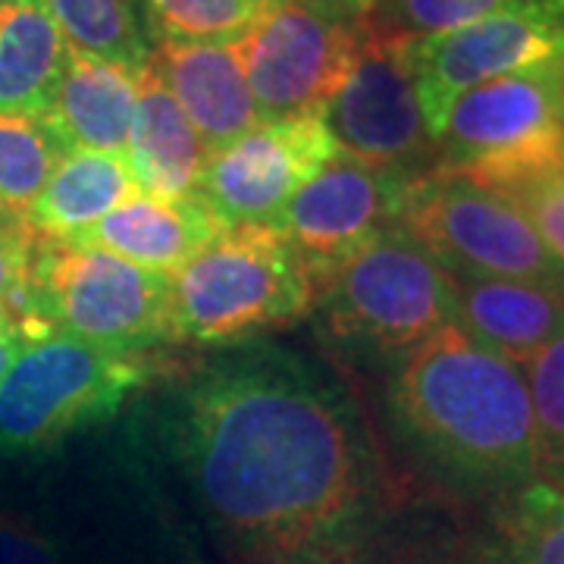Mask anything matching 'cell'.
<instances>
[{"mask_svg":"<svg viewBox=\"0 0 564 564\" xmlns=\"http://www.w3.org/2000/svg\"><path fill=\"white\" fill-rule=\"evenodd\" d=\"M148 445L210 564H436L426 496L361 392L280 343L176 367Z\"/></svg>","mask_w":564,"mask_h":564,"instance_id":"6da1fadb","label":"cell"},{"mask_svg":"<svg viewBox=\"0 0 564 564\" xmlns=\"http://www.w3.org/2000/svg\"><path fill=\"white\" fill-rule=\"evenodd\" d=\"M389 436L455 496L499 505L536 480L524 370L458 323L389 364Z\"/></svg>","mask_w":564,"mask_h":564,"instance_id":"7a4b0ae2","label":"cell"},{"mask_svg":"<svg viewBox=\"0 0 564 564\" xmlns=\"http://www.w3.org/2000/svg\"><path fill=\"white\" fill-rule=\"evenodd\" d=\"M176 367L166 351H122L63 333L22 345L0 386V452H44L113 421Z\"/></svg>","mask_w":564,"mask_h":564,"instance_id":"3957f363","label":"cell"},{"mask_svg":"<svg viewBox=\"0 0 564 564\" xmlns=\"http://www.w3.org/2000/svg\"><path fill=\"white\" fill-rule=\"evenodd\" d=\"M307 317L329 348L386 367L458 323L445 270L402 226L355 251L317 289Z\"/></svg>","mask_w":564,"mask_h":564,"instance_id":"277c9868","label":"cell"},{"mask_svg":"<svg viewBox=\"0 0 564 564\" xmlns=\"http://www.w3.org/2000/svg\"><path fill=\"white\" fill-rule=\"evenodd\" d=\"M314 282L273 223L226 226L173 273L176 345L258 343L311 314Z\"/></svg>","mask_w":564,"mask_h":564,"instance_id":"5b68a950","label":"cell"},{"mask_svg":"<svg viewBox=\"0 0 564 564\" xmlns=\"http://www.w3.org/2000/svg\"><path fill=\"white\" fill-rule=\"evenodd\" d=\"M32 292L51 333L122 351H163L173 339V276L88 245L35 236Z\"/></svg>","mask_w":564,"mask_h":564,"instance_id":"8992f818","label":"cell"},{"mask_svg":"<svg viewBox=\"0 0 564 564\" xmlns=\"http://www.w3.org/2000/svg\"><path fill=\"white\" fill-rule=\"evenodd\" d=\"M562 158L564 57L464 91L436 141V166L492 192L558 170Z\"/></svg>","mask_w":564,"mask_h":564,"instance_id":"52a82bcc","label":"cell"},{"mask_svg":"<svg viewBox=\"0 0 564 564\" xmlns=\"http://www.w3.org/2000/svg\"><path fill=\"white\" fill-rule=\"evenodd\" d=\"M399 226L443 270L533 282L564 295V263L545 248L524 214L462 173L430 166L411 176Z\"/></svg>","mask_w":564,"mask_h":564,"instance_id":"ba28073f","label":"cell"},{"mask_svg":"<svg viewBox=\"0 0 564 564\" xmlns=\"http://www.w3.org/2000/svg\"><path fill=\"white\" fill-rule=\"evenodd\" d=\"M107 455L85 533L54 530L63 564H210L148 440L135 433V448Z\"/></svg>","mask_w":564,"mask_h":564,"instance_id":"9c48e42d","label":"cell"},{"mask_svg":"<svg viewBox=\"0 0 564 564\" xmlns=\"http://www.w3.org/2000/svg\"><path fill=\"white\" fill-rule=\"evenodd\" d=\"M323 122L336 151L367 166L408 176L436 166L408 39L386 35L373 22L364 20L358 54L323 107Z\"/></svg>","mask_w":564,"mask_h":564,"instance_id":"30bf717a","label":"cell"},{"mask_svg":"<svg viewBox=\"0 0 564 564\" xmlns=\"http://www.w3.org/2000/svg\"><path fill=\"white\" fill-rule=\"evenodd\" d=\"M361 25L314 0H276L236 41L261 120L323 110L358 54Z\"/></svg>","mask_w":564,"mask_h":564,"instance_id":"8fae6325","label":"cell"},{"mask_svg":"<svg viewBox=\"0 0 564 564\" xmlns=\"http://www.w3.org/2000/svg\"><path fill=\"white\" fill-rule=\"evenodd\" d=\"M423 120L433 141L464 91L564 57V0H527L433 39H408Z\"/></svg>","mask_w":564,"mask_h":564,"instance_id":"7c38bea8","label":"cell"},{"mask_svg":"<svg viewBox=\"0 0 564 564\" xmlns=\"http://www.w3.org/2000/svg\"><path fill=\"white\" fill-rule=\"evenodd\" d=\"M408 180V173L377 170L336 151L282 207L273 226L304 263L314 295L355 251L399 226Z\"/></svg>","mask_w":564,"mask_h":564,"instance_id":"4fadbf2b","label":"cell"},{"mask_svg":"<svg viewBox=\"0 0 564 564\" xmlns=\"http://www.w3.org/2000/svg\"><path fill=\"white\" fill-rule=\"evenodd\" d=\"M333 154L336 144L323 110L261 120L248 135L207 158L198 195L223 226L276 223L292 195L314 180Z\"/></svg>","mask_w":564,"mask_h":564,"instance_id":"5bb4252c","label":"cell"},{"mask_svg":"<svg viewBox=\"0 0 564 564\" xmlns=\"http://www.w3.org/2000/svg\"><path fill=\"white\" fill-rule=\"evenodd\" d=\"M148 69L176 98L207 158L261 122L236 44H151Z\"/></svg>","mask_w":564,"mask_h":564,"instance_id":"9a60e30c","label":"cell"},{"mask_svg":"<svg viewBox=\"0 0 564 564\" xmlns=\"http://www.w3.org/2000/svg\"><path fill=\"white\" fill-rule=\"evenodd\" d=\"M455 317L470 339L524 367L564 326V295L543 285L445 270Z\"/></svg>","mask_w":564,"mask_h":564,"instance_id":"2e32d148","label":"cell"},{"mask_svg":"<svg viewBox=\"0 0 564 564\" xmlns=\"http://www.w3.org/2000/svg\"><path fill=\"white\" fill-rule=\"evenodd\" d=\"M220 217L202 195L192 198H151L139 195L98 220L76 242L110 251L122 261L139 263L158 273H176L220 236Z\"/></svg>","mask_w":564,"mask_h":564,"instance_id":"e0dca14e","label":"cell"},{"mask_svg":"<svg viewBox=\"0 0 564 564\" xmlns=\"http://www.w3.org/2000/svg\"><path fill=\"white\" fill-rule=\"evenodd\" d=\"M139 107V73L69 51L61 88L41 117L66 151H104L126 158Z\"/></svg>","mask_w":564,"mask_h":564,"instance_id":"ac0fdd59","label":"cell"},{"mask_svg":"<svg viewBox=\"0 0 564 564\" xmlns=\"http://www.w3.org/2000/svg\"><path fill=\"white\" fill-rule=\"evenodd\" d=\"M126 163L141 195L151 198L198 195L207 163L198 132L148 66L139 73V107L129 132Z\"/></svg>","mask_w":564,"mask_h":564,"instance_id":"d6986e66","label":"cell"},{"mask_svg":"<svg viewBox=\"0 0 564 564\" xmlns=\"http://www.w3.org/2000/svg\"><path fill=\"white\" fill-rule=\"evenodd\" d=\"M66 54L47 0H0V117L41 120L61 88Z\"/></svg>","mask_w":564,"mask_h":564,"instance_id":"ffe728a7","label":"cell"},{"mask_svg":"<svg viewBox=\"0 0 564 564\" xmlns=\"http://www.w3.org/2000/svg\"><path fill=\"white\" fill-rule=\"evenodd\" d=\"M126 158L104 151H66L54 176L25 210L29 229L47 242H76L120 204L139 198Z\"/></svg>","mask_w":564,"mask_h":564,"instance_id":"44dd1931","label":"cell"},{"mask_svg":"<svg viewBox=\"0 0 564 564\" xmlns=\"http://www.w3.org/2000/svg\"><path fill=\"white\" fill-rule=\"evenodd\" d=\"M66 47L141 73L151 57L141 0H47Z\"/></svg>","mask_w":564,"mask_h":564,"instance_id":"7402d4cb","label":"cell"},{"mask_svg":"<svg viewBox=\"0 0 564 564\" xmlns=\"http://www.w3.org/2000/svg\"><path fill=\"white\" fill-rule=\"evenodd\" d=\"M489 564H564V489L533 480L499 502Z\"/></svg>","mask_w":564,"mask_h":564,"instance_id":"603a6c76","label":"cell"},{"mask_svg":"<svg viewBox=\"0 0 564 564\" xmlns=\"http://www.w3.org/2000/svg\"><path fill=\"white\" fill-rule=\"evenodd\" d=\"M151 44H236L276 0H141Z\"/></svg>","mask_w":564,"mask_h":564,"instance_id":"cb8c5ba5","label":"cell"},{"mask_svg":"<svg viewBox=\"0 0 564 564\" xmlns=\"http://www.w3.org/2000/svg\"><path fill=\"white\" fill-rule=\"evenodd\" d=\"M521 370L533 414L536 480L564 489V326Z\"/></svg>","mask_w":564,"mask_h":564,"instance_id":"d4e9b609","label":"cell"},{"mask_svg":"<svg viewBox=\"0 0 564 564\" xmlns=\"http://www.w3.org/2000/svg\"><path fill=\"white\" fill-rule=\"evenodd\" d=\"M63 154L66 148L44 120L0 117V202L25 214Z\"/></svg>","mask_w":564,"mask_h":564,"instance_id":"484cf974","label":"cell"},{"mask_svg":"<svg viewBox=\"0 0 564 564\" xmlns=\"http://www.w3.org/2000/svg\"><path fill=\"white\" fill-rule=\"evenodd\" d=\"M518 3L527 0H383L367 22L399 39H433L489 20Z\"/></svg>","mask_w":564,"mask_h":564,"instance_id":"4316f807","label":"cell"},{"mask_svg":"<svg viewBox=\"0 0 564 564\" xmlns=\"http://www.w3.org/2000/svg\"><path fill=\"white\" fill-rule=\"evenodd\" d=\"M492 192V188H489ZM496 195H502L505 202H511L524 214L530 226L536 229V236L543 245L564 263V173L562 170H549L530 180L511 182L505 188H496Z\"/></svg>","mask_w":564,"mask_h":564,"instance_id":"83f0119b","label":"cell"},{"mask_svg":"<svg viewBox=\"0 0 564 564\" xmlns=\"http://www.w3.org/2000/svg\"><path fill=\"white\" fill-rule=\"evenodd\" d=\"M0 564H63L61 540L35 518L0 508Z\"/></svg>","mask_w":564,"mask_h":564,"instance_id":"f1b7e54d","label":"cell"},{"mask_svg":"<svg viewBox=\"0 0 564 564\" xmlns=\"http://www.w3.org/2000/svg\"><path fill=\"white\" fill-rule=\"evenodd\" d=\"M32 254H35V232L32 229L25 236L0 239V314H3L7 302L13 299V292L29 280Z\"/></svg>","mask_w":564,"mask_h":564,"instance_id":"f546056e","label":"cell"},{"mask_svg":"<svg viewBox=\"0 0 564 564\" xmlns=\"http://www.w3.org/2000/svg\"><path fill=\"white\" fill-rule=\"evenodd\" d=\"M314 3H321V7L339 13V17H348V20H367V17H373V10L383 0H314Z\"/></svg>","mask_w":564,"mask_h":564,"instance_id":"4dcf8cb0","label":"cell"},{"mask_svg":"<svg viewBox=\"0 0 564 564\" xmlns=\"http://www.w3.org/2000/svg\"><path fill=\"white\" fill-rule=\"evenodd\" d=\"M22 351V343L0 323V386L7 380V373H10V367L17 361V355Z\"/></svg>","mask_w":564,"mask_h":564,"instance_id":"1f68e13d","label":"cell"},{"mask_svg":"<svg viewBox=\"0 0 564 564\" xmlns=\"http://www.w3.org/2000/svg\"><path fill=\"white\" fill-rule=\"evenodd\" d=\"M25 232H29L25 214L0 202V239H13V236H25Z\"/></svg>","mask_w":564,"mask_h":564,"instance_id":"d6a6232c","label":"cell"},{"mask_svg":"<svg viewBox=\"0 0 564 564\" xmlns=\"http://www.w3.org/2000/svg\"><path fill=\"white\" fill-rule=\"evenodd\" d=\"M558 170H562V173H564V158H562V166H558Z\"/></svg>","mask_w":564,"mask_h":564,"instance_id":"836d02e7","label":"cell"}]
</instances>
